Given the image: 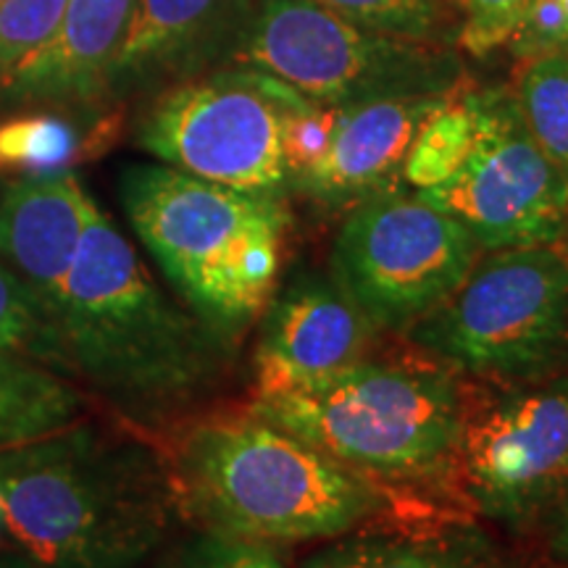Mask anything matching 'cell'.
Here are the masks:
<instances>
[{"label":"cell","mask_w":568,"mask_h":568,"mask_svg":"<svg viewBox=\"0 0 568 568\" xmlns=\"http://www.w3.org/2000/svg\"><path fill=\"white\" fill-rule=\"evenodd\" d=\"M42 311L63 376L113 418L155 439L203 414L237 361V347L153 280L98 203Z\"/></svg>","instance_id":"6da1fadb"},{"label":"cell","mask_w":568,"mask_h":568,"mask_svg":"<svg viewBox=\"0 0 568 568\" xmlns=\"http://www.w3.org/2000/svg\"><path fill=\"white\" fill-rule=\"evenodd\" d=\"M180 524L161 439L119 418L0 450V531L40 568H140Z\"/></svg>","instance_id":"7a4b0ae2"},{"label":"cell","mask_w":568,"mask_h":568,"mask_svg":"<svg viewBox=\"0 0 568 568\" xmlns=\"http://www.w3.org/2000/svg\"><path fill=\"white\" fill-rule=\"evenodd\" d=\"M182 524L247 542H329L395 516L385 487L253 410H203L161 439Z\"/></svg>","instance_id":"3957f363"},{"label":"cell","mask_w":568,"mask_h":568,"mask_svg":"<svg viewBox=\"0 0 568 568\" xmlns=\"http://www.w3.org/2000/svg\"><path fill=\"white\" fill-rule=\"evenodd\" d=\"M119 201L172 293L240 347L282 280L287 195L245 193L166 163H130Z\"/></svg>","instance_id":"277c9868"},{"label":"cell","mask_w":568,"mask_h":568,"mask_svg":"<svg viewBox=\"0 0 568 568\" xmlns=\"http://www.w3.org/2000/svg\"><path fill=\"white\" fill-rule=\"evenodd\" d=\"M466 408V382L424 355L364 358L247 406L382 487L450 477Z\"/></svg>","instance_id":"5b68a950"},{"label":"cell","mask_w":568,"mask_h":568,"mask_svg":"<svg viewBox=\"0 0 568 568\" xmlns=\"http://www.w3.org/2000/svg\"><path fill=\"white\" fill-rule=\"evenodd\" d=\"M424 358L477 387L568 372V258L560 245L481 253L445 303L403 335Z\"/></svg>","instance_id":"8992f818"},{"label":"cell","mask_w":568,"mask_h":568,"mask_svg":"<svg viewBox=\"0 0 568 568\" xmlns=\"http://www.w3.org/2000/svg\"><path fill=\"white\" fill-rule=\"evenodd\" d=\"M232 67L264 71L324 105L439 95L466 82L456 45L366 30L311 0H258Z\"/></svg>","instance_id":"52a82bcc"},{"label":"cell","mask_w":568,"mask_h":568,"mask_svg":"<svg viewBox=\"0 0 568 568\" xmlns=\"http://www.w3.org/2000/svg\"><path fill=\"white\" fill-rule=\"evenodd\" d=\"M301 92L272 74L224 67L159 90L134 140L159 163L245 193L290 197L284 111Z\"/></svg>","instance_id":"ba28073f"},{"label":"cell","mask_w":568,"mask_h":568,"mask_svg":"<svg viewBox=\"0 0 568 568\" xmlns=\"http://www.w3.org/2000/svg\"><path fill=\"white\" fill-rule=\"evenodd\" d=\"M481 247L418 193L389 190L345 213L329 276L379 335H406L453 295Z\"/></svg>","instance_id":"9c48e42d"},{"label":"cell","mask_w":568,"mask_h":568,"mask_svg":"<svg viewBox=\"0 0 568 568\" xmlns=\"http://www.w3.org/2000/svg\"><path fill=\"white\" fill-rule=\"evenodd\" d=\"M474 389L450 479L487 521L542 527L568 495V372L531 385Z\"/></svg>","instance_id":"30bf717a"},{"label":"cell","mask_w":568,"mask_h":568,"mask_svg":"<svg viewBox=\"0 0 568 568\" xmlns=\"http://www.w3.org/2000/svg\"><path fill=\"white\" fill-rule=\"evenodd\" d=\"M468 98L477 116L471 153L450 180L418 195L458 219L481 253L558 245L568 180L531 138L510 88H468Z\"/></svg>","instance_id":"8fae6325"},{"label":"cell","mask_w":568,"mask_h":568,"mask_svg":"<svg viewBox=\"0 0 568 568\" xmlns=\"http://www.w3.org/2000/svg\"><path fill=\"white\" fill-rule=\"evenodd\" d=\"M255 395L322 379L368 358L379 332L329 272L282 276L255 322Z\"/></svg>","instance_id":"7c38bea8"},{"label":"cell","mask_w":568,"mask_h":568,"mask_svg":"<svg viewBox=\"0 0 568 568\" xmlns=\"http://www.w3.org/2000/svg\"><path fill=\"white\" fill-rule=\"evenodd\" d=\"M258 0H134L111 95L163 90L232 67Z\"/></svg>","instance_id":"4fadbf2b"},{"label":"cell","mask_w":568,"mask_h":568,"mask_svg":"<svg viewBox=\"0 0 568 568\" xmlns=\"http://www.w3.org/2000/svg\"><path fill=\"white\" fill-rule=\"evenodd\" d=\"M450 92L345 105L324 155L293 184L290 195L308 197L326 211L347 213L397 190L410 142Z\"/></svg>","instance_id":"5bb4252c"},{"label":"cell","mask_w":568,"mask_h":568,"mask_svg":"<svg viewBox=\"0 0 568 568\" xmlns=\"http://www.w3.org/2000/svg\"><path fill=\"white\" fill-rule=\"evenodd\" d=\"M134 0H69L59 30L0 90V109L101 103L130 30Z\"/></svg>","instance_id":"9a60e30c"},{"label":"cell","mask_w":568,"mask_h":568,"mask_svg":"<svg viewBox=\"0 0 568 568\" xmlns=\"http://www.w3.org/2000/svg\"><path fill=\"white\" fill-rule=\"evenodd\" d=\"M95 201L74 174H21L0 193V261L42 305L59 287Z\"/></svg>","instance_id":"2e32d148"},{"label":"cell","mask_w":568,"mask_h":568,"mask_svg":"<svg viewBox=\"0 0 568 568\" xmlns=\"http://www.w3.org/2000/svg\"><path fill=\"white\" fill-rule=\"evenodd\" d=\"M389 518L329 539L301 568H514L471 524L414 527Z\"/></svg>","instance_id":"e0dca14e"},{"label":"cell","mask_w":568,"mask_h":568,"mask_svg":"<svg viewBox=\"0 0 568 568\" xmlns=\"http://www.w3.org/2000/svg\"><path fill=\"white\" fill-rule=\"evenodd\" d=\"M95 403L53 368L0 353V450L30 443L88 416Z\"/></svg>","instance_id":"ac0fdd59"},{"label":"cell","mask_w":568,"mask_h":568,"mask_svg":"<svg viewBox=\"0 0 568 568\" xmlns=\"http://www.w3.org/2000/svg\"><path fill=\"white\" fill-rule=\"evenodd\" d=\"M510 92L531 138L568 180V53L516 61Z\"/></svg>","instance_id":"d6986e66"},{"label":"cell","mask_w":568,"mask_h":568,"mask_svg":"<svg viewBox=\"0 0 568 568\" xmlns=\"http://www.w3.org/2000/svg\"><path fill=\"white\" fill-rule=\"evenodd\" d=\"M474 134H477V116L468 98V84L464 82L426 116L410 142L403 163V180L408 187L418 193L450 180L471 153Z\"/></svg>","instance_id":"ffe728a7"},{"label":"cell","mask_w":568,"mask_h":568,"mask_svg":"<svg viewBox=\"0 0 568 568\" xmlns=\"http://www.w3.org/2000/svg\"><path fill=\"white\" fill-rule=\"evenodd\" d=\"M366 30L435 45H456L460 11L453 0H311Z\"/></svg>","instance_id":"44dd1931"},{"label":"cell","mask_w":568,"mask_h":568,"mask_svg":"<svg viewBox=\"0 0 568 568\" xmlns=\"http://www.w3.org/2000/svg\"><path fill=\"white\" fill-rule=\"evenodd\" d=\"M80 138L71 124L51 113H30L0 124V169L19 174L63 172Z\"/></svg>","instance_id":"7402d4cb"},{"label":"cell","mask_w":568,"mask_h":568,"mask_svg":"<svg viewBox=\"0 0 568 568\" xmlns=\"http://www.w3.org/2000/svg\"><path fill=\"white\" fill-rule=\"evenodd\" d=\"M0 353L24 355L63 374L59 343L38 295L3 261H0Z\"/></svg>","instance_id":"603a6c76"},{"label":"cell","mask_w":568,"mask_h":568,"mask_svg":"<svg viewBox=\"0 0 568 568\" xmlns=\"http://www.w3.org/2000/svg\"><path fill=\"white\" fill-rule=\"evenodd\" d=\"M69 0H3L0 3V90L34 51L59 30Z\"/></svg>","instance_id":"cb8c5ba5"},{"label":"cell","mask_w":568,"mask_h":568,"mask_svg":"<svg viewBox=\"0 0 568 568\" xmlns=\"http://www.w3.org/2000/svg\"><path fill=\"white\" fill-rule=\"evenodd\" d=\"M159 552L161 558L153 568H284L280 548L195 527Z\"/></svg>","instance_id":"d4e9b609"},{"label":"cell","mask_w":568,"mask_h":568,"mask_svg":"<svg viewBox=\"0 0 568 568\" xmlns=\"http://www.w3.org/2000/svg\"><path fill=\"white\" fill-rule=\"evenodd\" d=\"M343 109L345 105H324L303 95L284 111L282 148L290 190L324 155Z\"/></svg>","instance_id":"484cf974"},{"label":"cell","mask_w":568,"mask_h":568,"mask_svg":"<svg viewBox=\"0 0 568 568\" xmlns=\"http://www.w3.org/2000/svg\"><path fill=\"white\" fill-rule=\"evenodd\" d=\"M529 0H456L460 30L456 48L474 59H487L508 48Z\"/></svg>","instance_id":"4316f807"},{"label":"cell","mask_w":568,"mask_h":568,"mask_svg":"<svg viewBox=\"0 0 568 568\" xmlns=\"http://www.w3.org/2000/svg\"><path fill=\"white\" fill-rule=\"evenodd\" d=\"M508 51L516 61L568 53L566 0H529L521 24L508 42Z\"/></svg>","instance_id":"83f0119b"},{"label":"cell","mask_w":568,"mask_h":568,"mask_svg":"<svg viewBox=\"0 0 568 568\" xmlns=\"http://www.w3.org/2000/svg\"><path fill=\"white\" fill-rule=\"evenodd\" d=\"M548 529V552L560 568H568V495L558 503L556 510L545 518Z\"/></svg>","instance_id":"f1b7e54d"},{"label":"cell","mask_w":568,"mask_h":568,"mask_svg":"<svg viewBox=\"0 0 568 568\" xmlns=\"http://www.w3.org/2000/svg\"><path fill=\"white\" fill-rule=\"evenodd\" d=\"M0 568H40V566L27 556H21L19 550H3L0 552Z\"/></svg>","instance_id":"f546056e"},{"label":"cell","mask_w":568,"mask_h":568,"mask_svg":"<svg viewBox=\"0 0 568 568\" xmlns=\"http://www.w3.org/2000/svg\"><path fill=\"white\" fill-rule=\"evenodd\" d=\"M560 247H564V253H566V258H568V226H566V232H564V237H560V243H558Z\"/></svg>","instance_id":"4dcf8cb0"},{"label":"cell","mask_w":568,"mask_h":568,"mask_svg":"<svg viewBox=\"0 0 568 568\" xmlns=\"http://www.w3.org/2000/svg\"><path fill=\"white\" fill-rule=\"evenodd\" d=\"M566 11H568V0H566Z\"/></svg>","instance_id":"1f68e13d"},{"label":"cell","mask_w":568,"mask_h":568,"mask_svg":"<svg viewBox=\"0 0 568 568\" xmlns=\"http://www.w3.org/2000/svg\"><path fill=\"white\" fill-rule=\"evenodd\" d=\"M0 3H3V0H0Z\"/></svg>","instance_id":"d6a6232c"}]
</instances>
